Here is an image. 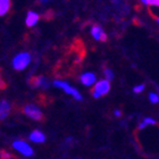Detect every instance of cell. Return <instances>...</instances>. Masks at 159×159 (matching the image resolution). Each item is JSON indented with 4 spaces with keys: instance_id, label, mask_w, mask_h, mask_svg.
I'll list each match as a JSON object with an SVG mask.
<instances>
[{
    "instance_id": "obj_9",
    "label": "cell",
    "mask_w": 159,
    "mask_h": 159,
    "mask_svg": "<svg viewBox=\"0 0 159 159\" xmlns=\"http://www.w3.org/2000/svg\"><path fill=\"white\" fill-rule=\"evenodd\" d=\"M30 140L31 141H33L35 143H41V142H44L46 141V135L43 134L41 131H33V132L30 134Z\"/></svg>"
},
{
    "instance_id": "obj_5",
    "label": "cell",
    "mask_w": 159,
    "mask_h": 159,
    "mask_svg": "<svg viewBox=\"0 0 159 159\" xmlns=\"http://www.w3.org/2000/svg\"><path fill=\"white\" fill-rule=\"evenodd\" d=\"M24 113H25L26 116L34 119V120H42L43 119V114L34 105H26V106L24 107Z\"/></svg>"
},
{
    "instance_id": "obj_1",
    "label": "cell",
    "mask_w": 159,
    "mask_h": 159,
    "mask_svg": "<svg viewBox=\"0 0 159 159\" xmlns=\"http://www.w3.org/2000/svg\"><path fill=\"white\" fill-rule=\"evenodd\" d=\"M31 63V55L29 52H20L13 59V67L16 70H25Z\"/></svg>"
},
{
    "instance_id": "obj_14",
    "label": "cell",
    "mask_w": 159,
    "mask_h": 159,
    "mask_svg": "<svg viewBox=\"0 0 159 159\" xmlns=\"http://www.w3.org/2000/svg\"><path fill=\"white\" fill-rule=\"evenodd\" d=\"M105 76H106V79H105V80H107L108 82H110V81H111V80L114 79L113 70H109V68H106V70H105Z\"/></svg>"
},
{
    "instance_id": "obj_19",
    "label": "cell",
    "mask_w": 159,
    "mask_h": 159,
    "mask_svg": "<svg viewBox=\"0 0 159 159\" xmlns=\"http://www.w3.org/2000/svg\"><path fill=\"white\" fill-rule=\"evenodd\" d=\"M115 116H117V117L122 116V113H120V110H115Z\"/></svg>"
},
{
    "instance_id": "obj_17",
    "label": "cell",
    "mask_w": 159,
    "mask_h": 159,
    "mask_svg": "<svg viewBox=\"0 0 159 159\" xmlns=\"http://www.w3.org/2000/svg\"><path fill=\"white\" fill-rule=\"evenodd\" d=\"M143 123H144L147 126H148V125H153V124H156V120H155L153 118H150V117H146V118L143 119Z\"/></svg>"
},
{
    "instance_id": "obj_8",
    "label": "cell",
    "mask_w": 159,
    "mask_h": 159,
    "mask_svg": "<svg viewBox=\"0 0 159 159\" xmlns=\"http://www.w3.org/2000/svg\"><path fill=\"white\" fill-rule=\"evenodd\" d=\"M10 113V105L8 101L6 100H2L0 102V120H3L6 119L7 116L9 115Z\"/></svg>"
},
{
    "instance_id": "obj_16",
    "label": "cell",
    "mask_w": 159,
    "mask_h": 159,
    "mask_svg": "<svg viewBox=\"0 0 159 159\" xmlns=\"http://www.w3.org/2000/svg\"><path fill=\"white\" fill-rule=\"evenodd\" d=\"M143 90H144V84H139V85L134 86L133 92H134V93H141Z\"/></svg>"
},
{
    "instance_id": "obj_12",
    "label": "cell",
    "mask_w": 159,
    "mask_h": 159,
    "mask_svg": "<svg viewBox=\"0 0 159 159\" xmlns=\"http://www.w3.org/2000/svg\"><path fill=\"white\" fill-rule=\"evenodd\" d=\"M10 8L9 0H0V16H3L8 13Z\"/></svg>"
},
{
    "instance_id": "obj_20",
    "label": "cell",
    "mask_w": 159,
    "mask_h": 159,
    "mask_svg": "<svg viewBox=\"0 0 159 159\" xmlns=\"http://www.w3.org/2000/svg\"><path fill=\"white\" fill-rule=\"evenodd\" d=\"M5 88H6V85L3 82H1V77H0V89H5Z\"/></svg>"
},
{
    "instance_id": "obj_15",
    "label": "cell",
    "mask_w": 159,
    "mask_h": 159,
    "mask_svg": "<svg viewBox=\"0 0 159 159\" xmlns=\"http://www.w3.org/2000/svg\"><path fill=\"white\" fill-rule=\"evenodd\" d=\"M143 5H149V6H157L159 7V0H142Z\"/></svg>"
},
{
    "instance_id": "obj_10",
    "label": "cell",
    "mask_w": 159,
    "mask_h": 159,
    "mask_svg": "<svg viewBox=\"0 0 159 159\" xmlns=\"http://www.w3.org/2000/svg\"><path fill=\"white\" fill-rule=\"evenodd\" d=\"M38 20H39V15L37 13H34V11H29L27 13V16H26V25L29 27L31 26H34L35 24L38 23Z\"/></svg>"
},
{
    "instance_id": "obj_7",
    "label": "cell",
    "mask_w": 159,
    "mask_h": 159,
    "mask_svg": "<svg viewBox=\"0 0 159 159\" xmlns=\"http://www.w3.org/2000/svg\"><path fill=\"white\" fill-rule=\"evenodd\" d=\"M80 80H81V83L85 86H91V85H93V84H96V82H97L96 75L93 73H89V72L82 74Z\"/></svg>"
},
{
    "instance_id": "obj_11",
    "label": "cell",
    "mask_w": 159,
    "mask_h": 159,
    "mask_svg": "<svg viewBox=\"0 0 159 159\" xmlns=\"http://www.w3.org/2000/svg\"><path fill=\"white\" fill-rule=\"evenodd\" d=\"M31 84L33 86H47L48 81L43 76H35L31 80Z\"/></svg>"
},
{
    "instance_id": "obj_4",
    "label": "cell",
    "mask_w": 159,
    "mask_h": 159,
    "mask_svg": "<svg viewBox=\"0 0 159 159\" xmlns=\"http://www.w3.org/2000/svg\"><path fill=\"white\" fill-rule=\"evenodd\" d=\"M13 148L25 157H31L33 155V149L30 147V144H27L25 141H22V140H17L13 142Z\"/></svg>"
},
{
    "instance_id": "obj_13",
    "label": "cell",
    "mask_w": 159,
    "mask_h": 159,
    "mask_svg": "<svg viewBox=\"0 0 159 159\" xmlns=\"http://www.w3.org/2000/svg\"><path fill=\"white\" fill-rule=\"evenodd\" d=\"M149 100L151 103H158L159 102V96L157 93H149Z\"/></svg>"
},
{
    "instance_id": "obj_18",
    "label": "cell",
    "mask_w": 159,
    "mask_h": 159,
    "mask_svg": "<svg viewBox=\"0 0 159 159\" xmlns=\"http://www.w3.org/2000/svg\"><path fill=\"white\" fill-rule=\"evenodd\" d=\"M146 127H147V125H146V124H144V123H143V122L140 123V125H139V129H146Z\"/></svg>"
},
{
    "instance_id": "obj_2",
    "label": "cell",
    "mask_w": 159,
    "mask_h": 159,
    "mask_svg": "<svg viewBox=\"0 0 159 159\" xmlns=\"http://www.w3.org/2000/svg\"><path fill=\"white\" fill-rule=\"evenodd\" d=\"M110 91V82L107 80H100L94 84V89H93L92 96L93 98H100L102 96H106L107 93Z\"/></svg>"
},
{
    "instance_id": "obj_3",
    "label": "cell",
    "mask_w": 159,
    "mask_h": 159,
    "mask_svg": "<svg viewBox=\"0 0 159 159\" xmlns=\"http://www.w3.org/2000/svg\"><path fill=\"white\" fill-rule=\"evenodd\" d=\"M53 85L57 86V88H59V89H61V90H64V91H65L67 94H70V96L73 97L74 99L79 100V101H81V100L83 99L82 96H81V93H80L76 89L72 88V86H70L68 83L64 82V81L56 80V81H53Z\"/></svg>"
},
{
    "instance_id": "obj_6",
    "label": "cell",
    "mask_w": 159,
    "mask_h": 159,
    "mask_svg": "<svg viewBox=\"0 0 159 159\" xmlns=\"http://www.w3.org/2000/svg\"><path fill=\"white\" fill-rule=\"evenodd\" d=\"M91 34L98 41H106L107 40V34L105 33V31L99 25H93L92 29H91Z\"/></svg>"
},
{
    "instance_id": "obj_21",
    "label": "cell",
    "mask_w": 159,
    "mask_h": 159,
    "mask_svg": "<svg viewBox=\"0 0 159 159\" xmlns=\"http://www.w3.org/2000/svg\"><path fill=\"white\" fill-rule=\"evenodd\" d=\"M156 20L158 22V24H159V17H156Z\"/></svg>"
}]
</instances>
